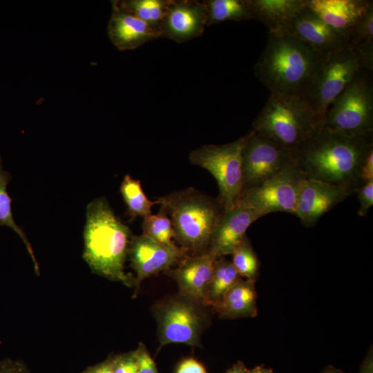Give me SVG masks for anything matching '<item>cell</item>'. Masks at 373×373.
I'll return each instance as SVG.
<instances>
[{"instance_id": "cell-1", "label": "cell", "mask_w": 373, "mask_h": 373, "mask_svg": "<svg viewBox=\"0 0 373 373\" xmlns=\"http://www.w3.org/2000/svg\"><path fill=\"white\" fill-rule=\"evenodd\" d=\"M372 150L373 133L347 135L321 126L294 155L307 178L342 186L352 195L362 186L361 167Z\"/></svg>"}, {"instance_id": "cell-2", "label": "cell", "mask_w": 373, "mask_h": 373, "mask_svg": "<svg viewBox=\"0 0 373 373\" xmlns=\"http://www.w3.org/2000/svg\"><path fill=\"white\" fill-rule=\"evenodd\" d=\"M323 55L294 36L268 32L254 74L270 93L303 97Z\"/></svg>"}, {"instance_id": "cell-3", "label": "cell", "mask_w": 373, "mask_h": 373, "mask_svg": "<svg viewBox=\"0 0 373 373\" xmlns=\"http://www.w3.org/2000/svg\"><path fill=\"white\" fill-rule=\"evenodd\" d=\"M83 258L93 272L124 285L135 287V278L124 271L131 238L129 228L118 218L105 198L86 207Z\"/></svg>"}, {"instance_id": "cell-4", "label": "cell", "mask_w": 373, "mask_h": 373, "mask_svg": "<svg viewBox=\"0 0 373 373\" xmlns=\"http://www.w3.org/2000/svg\"><path fill=\"white\" fill-rule=\"evenodd\" d=\"M156 201L169 217L174 240L180 247L188 255L208 251L213 232L224 209L218 198L189 187L158 197Z\"/></svg>"}, {"instance_id": "cell-5", "label": "cell", "mask_w": 373, "mask_h": 373, "mask_svg": "<svg viewBox=\"0 0 373 373\" xmlns=\"http://www.w3.org/2000/svg\"><path fill=\"white\" fill-rule=\"evenodd\" d=\"M321 126L303 97L270 93L252 123V130L294 151Z\"/></svg>"}, {"instance_id": "cell-6", "label": "cell", "mask_w": 373, "mask_h": 373, "mask_svg": "<svg viewBox=\"0 0 373 373\" xmlns=\"http://www.w3.org/2000/svg\"><path fill=\"white\" fill-rule=\"evenodd\" d=\"M209 308L180 293L155 303L153 314L159 348L172 343L200 347L202 334L209 325Z\"/></svg>"}, {"instance_id": "cell-7", "label": "cell", "mask_w": 373, "mask_h": 373, "mask_svg": "<svg viewBox=\"0 0 373 373\" xmlns=\"http://www.w3.org/2000/svg\"><path fill=\"white\" fill-rule=\"evenodd\" d=\"M372 72L362 69L328 108L323 126L347 135L373 133Z\"/></svg>"}, {"instance_id": "cell-8", "label": "cell", "mask_w": 373, "mask_h": 373, "mask_svg": "<svg viewBox=\"0 0 373 373\" xmlns=\"http://www.w3.org/2000/svg\"><path fill=\"white\" fill-rule=\"evenodd\" d=\"M362 69H366L365 62L350 45L323 55L303 95L322 124L331 104Z\"/></svg>"}, {"instance_id": "cell-9", "label": "cell", "mask_w": 373, "mask_h": 373, "mask_svg": "<svg viewBox=\"0 0 373 373\" xmlns=\"http://www.w3.org/2000/svg\"><path fill=\"white\" fill-rule=\"evenodd\" d=\"M251 131L222 145L206 144L192 151L191 164L208 171L217 181L218 199L225 209L234 206L243 189L242 154Z\"/></svg>"}, {"instance_id": "cell-10", "label": "cell", "mask_w": 373, "mask_h": 373, "mask_svg": "<svg viewBox=\"0 0 373 373\" xmlns=\"http://www.w3.org/2000/svg\"><path fill=\"white\" fill-rule=\"evenodd\" d=\"M305 178L294 163L262 183L243 189L235 204L255 211L260 218L279 211L295 215L299 191Z\"/></svg>"}, {"instance_id": "cell-11", "label": "cell", "mask_w": 373, "mask_h": 373, "mask_svg": "<svg viewBox=\"0 0 373 373\" xmlns=\"http://www.w3.org/2000/svg\"><path fill=\"white\" fill-rule=\"evenodd\" d=\"M250 131L242 154L243 189L262 183L295 163L293 150Z\"/></svg>"}, {"instance_id": "cell-12", "label": "cell", "mask_w": 373, "mask_h": 373, "mask_svg": "<svg viewBox=\"0 0 373 373\" xmlns=\"http://www.w3.org/2000/svg\"><path fill=\"white\" fill-rule=\"evenodd\" d=\"M180 247L164 246L145 235L132 236L128 249L131 267L136 274L135 297L142 282L161 271H167L187 256Z\"/></svg>"}, {"instance_id": "cell-13", "label": "cell", "mask_w": 373, "mask_h": 373, "mask_svg": "<svg viewBox=\"0 0 373 373\" xmlns=\"http://www.w3.org/2000/svg\"><path fill=\"white\" fill-rule=\"evenodd\" d=\"M286 34L304 41L323 55L350 45L349 31L333 28L306 5L292 19Z\"/></svg>"}, {"instance_id": "cell-14", "label": "cell", "mask_w": 373, "mask_h": 373, "mask_svg": "<svg viewBox=\"0 0 373 373\" xmlns=\"http://www.w3.org/2000/svg\"><path fill=\"white\" fill-rule=\"evenodd\" d=\"M207 26L203 1L171 0L161 23V37L183 43L200 37Z\"/></svg>"}, {"instance_id": "cell-15", "label": "cell", "mask_w": 373, "mask_h": 373, "mask_svg": "<svg viewBox=\"0 0 373 373\" xmlns=\"http://www.w3.org/2000/svg\"><path fill=\"white\" fill-rule=\"evenodd\" d=\"M350 195L345 188L306 178L299 191L295 216L305 227H313L325 213Z\"/></svg>"}, {"instance_id": "cell-16", "label": "cell", "mask_w": 373, "mask_h": 373, "mask_svg": "<svg viewBox=\"0 0 373 373\" xmlns=\"http://www.w3.org/2000/svg\"><path fill=\"white\" fill-rule=\"evenodd\" d=\"M260 218L255 211L238 204L224 209L217 222L207 251L216 258L231 255L246 236L249 227Z\"/></svg>"}, {"instance_id": "cell-17", "label": "cell", "mask_w": 373, "mask_h": 373, "mask_svg": "<svg viewBox=\"0 0 373 373\" xmlns=\"http://www.w3.org/2000/svg\"><path fill=\"white\" fill-rule=\"evenodd\" d=\"M216 259L209 251L187 255L166 271L176 282L180 294L207 306L206 295Z\"/></svg>"}, {"instance_id": "cell-18", "label": "cell", "mask_w": 373, "mask_h": 373, "mask_svg": "<svg viewBox=\"0 0 373 373\" xmlns=\"http://www.w3.org/2000/svg\"><path fill=\"white\" fill-rule=\"evenodd\" d=\"M112 12L107 32L112 44L119 50L136 49L161 37L158 29L123 10L117 1H112Z\"/></svg>"}, {"instance_id": "cell-19", "label": "cell", "mask_w": 373, "mask_h": 373, "mask_svg": "<svg viewBox=\"0 0 373 373\" xmlns=\"http://www.w3.org/2000/svg\"><path fill=\"white\" fill-rule=\"evenodd\" d=\"M307 7L334 29L349 31L373 7L370 0H305Z\"/></svg>"}, {"instance_id": "cell-20", "label": "cell", "mask_w": 373, "mask_h": 373, "mask_svg": "<svg viewBox=\"0 0 373 373\" xmlns=\"http://www.w3.org/2000/svg\"><path fill=\"white\" fill-rule=\"evenodd\" d=\"M253 19L268 28L269 33L286 34L297 13L305 6V0H250Z\"/></svg>"}, {"instance_id": "cell-21", "label": "cell", "mask_w": 373, "mask_h": 373, "mask_svg": "<svg viewBox=\"0 0 373 373\" xmlns=\"http://www.w3.org/2000/svg\"><path fill=\"white\" fill-rule=\"evenodd\" d=\"M255 281L240 279L211 309L222 318L255 317L258 314Z\"/></svg>"}, {"instance_id": "cell-22", "label": "cell", "mask_w": 373, "mask_h": 373, "mask_svg": "<svg viewBox=\"0 0 373 373\" xmlns=\"http://www.w3.org/2000/svg\"><path fill=\"white\" fill-rule=\"evenodd\" d=\"M207 13V26L227 21L253 19L250 0L203 1Z\"/></svg>"}, {"instance_id": "cell-23", "label": "cell", "mask_w": 373, "mask_h": 373, "mask_svg": "<svg viewBox=\"0 0 373 373\" xmlns=\"http://www.w3.org/2000/svg\"><path fill=\"white\" fill-rule=\"evenodd\" d=\"M242 278L231 262L224 257L216 258L207 288V306L211 309L221 300L225 293Z\"/></svg>"}, {"instance_id": "cell-24", "label": "cell", "mask_w": 373, "mask_h": 373, "mask_svg": "<svg viewBox=\"0 0 373 373\" xmlns=\"http://www.w3.org/2000/svg\"><path fill=\"white\" fill-rule=\"evenodd\" d=\"M120 193L127 207V214L131 220L136 217L143 218L152 214L151 207L157 204L156 200H150L144 193L140 181L129 175L124 177L120 186Z\"/></svg>"}, {"instance_id": "cell-25", "label": "cell", "mask_w": 373, "mask_h": 373, "mask_svg": "<svg viewBox=\"0 0 373 373\" xmlns=\"http://www.w3.org/2000/svg\"><path fill=\"white\" fill-rule=\"evenodd\" d=\"M170 2L171 0L117 1L118 5L123 10L159 30Z\"/></svg>"}, {"instance_id": "cell-26", "label": "cell", "mask_w": 373, "mask_h": 373, "mask_svg": "<svg viewBox=\"0 0 373 373\" xmlns=\"http://www.w3.org/2000/svg\"><path fill=\"white\" fill-rule=\"evenodd\" d=\"M10 179L11 175L3 169L0 156V225L10 227L21 238L32 258L35 271L39 274V266L32 246L23 230L15 222L12 216L11 209L12 199L7 191V186Z\"/></svg>"}, {"instance_id": "cell-27", "label": "cell", "mask_w": 373, "mask_h": 373, "mask_svg": "<svg viewBox=\"0 0 373 373\" xmlns=\"http://www.w3.org/2000/svg\"><path fill=\"white\" fill-rule=\"evenodd\" d=\"M142 234L149 236L156 242L169 247H178L173 242L174 231L171 221L162 209L157 214H151L144 218L142 223Z\"/></svg>"}, {"instance_id": "cell-28", "label": "cell", "mask_w": 373, "mask_h": 373, "mask_svg": "<svg viewBox=\"0 0 373 373\" xmlns=\"http://www.w3.org/2000/svg\"><path fill=\"white\" fill-rule=\"evenodd\" d=\"M231 263L240 277L256 281L260 262L247 236L233 251Z\"/></svg>"}, {"instance_id": "cell-29", "label": "cell", "mask_w": 373, "mask_h": 373, "mask_svg": "<svg viewBox=\"0 0 373 373\" xmlns=\"http://www.w3.org/2000/svg\"><path fill=\"white\" fill-rule=\"evenodd\" d=\"M113 373H137V360L136 350L111 357Z\"/></svg>"}, {"instance_id": "cell-30", "label": "cell", "mask_w": 373, "mask_h": 373, "mask_svg": "<svg viewBox=\"0 0 373 373\" xmlns=\"http://www.w3.org/2000/svg\"><path fill=\"white\" fill-rule=\"evenodd\" d=\"M135 350L137 360V373H159L155 361L144 344L140 343Z\"/></svg>"}, {"instance_id": "cell-31", "label": "cell", "mask_w": 373, "mask_h": 373, "mask_svg": "<svg viewBox=\"0 0 373 373\" xmlns=\"http://www.w3.org/2000/svg\"><path fill=\"white\" fill-rule=\"evenodd\" d=\"M360 207L358 215L365 216L373 204V181L368 182L361 186L356 191Z\"/></svg>"}, {"instance_id": "cell-32", "label": "cell", "mask_w": 373, "mask_h": 373, "mask_svg": "<svg viewBox=\"0 0 373 373\" xmlns=\"http://www.w3.org/2000/svg\"><path fill=\"white\" fill-rule=\"evenodd\" d=\"M0 373H30V372L23 361L5 358L0 361Z\"/></svg>"}, {"instance_id": "cell-33", "label": "cell", "mask_w": 373, "mask_h": 373, "mask_svg": "<svg viewBox=\"0 0 373 373\" xmlns=\"http://www.w3.org/2000/svg\"><path fill=\"white\" fill-rule=\"evenodd\" d=\"M175 373H207V372L198 361L194 358H187L178 365Z\"/></svg>"}, {"instance_id": "cell-34", "label": "cell", "mask_w": 373, "mask_h": 373, "mask_svg": "<svg viewBox=\"0 0 373 373\" xmlns=\"http://www.w3.org/2000/svg\"><path fill=\"white\" fill-rule=\"evenodd\" d=\"M360 178L362 185L373 181V150L367 154L362 165Z\"/></svg>"}, {"instance_id": "cell-35", "label": "cell", "mask_w": 373, "mask_h": 373, "mask_svg": "<svg viewBox=\"0 0 373 373\" xmlns=\"http://www.w3.org/2000/svg\"><path fill=\"white\" fill-rule=\"evenodd\" d=\"M82 373H113L111 357L100 363L88 367Z\"/></svg>"}, {"instance_id": "cell-36", "label": "cell", "mask_w": 373, "mask_h": 373, "mask_svg": "<svg viewBox=\"0 0 373 373\" xmlns=\"http://www.w3.org/2000/svg\"><path fill=\"white\" fill-rule=\"evenodd\" d=\"M248 370L242 361H238L229 368L226 373H247Z\"/></svg>"}, {"instance_id": "cell-37", "label": "cell", "mask_w": 373, "mask_h": 373, "mask_svg": "<svg viewBox=\"0 0 373 373\" xmlns=\"http://www.w3.org/2000/svg\"><path fill=\"white\" fill-rule=\"evenodd\" d=\"M247 373H274V372L271 369L267 368L263 365H260L248 370Z\"/></svg>"}, {"instance_id": "cell-38", "label": "cell", "mask_w": 373, "mask_h": 373, "mask_svg": "<svg viewBox=\"0 0 373 373\" xmlns=\"http://www.w3.org/2000/svg\"><path fill=\"white\" fill-rule=\"evenodd\" d=\"M322 373H343V372L332 365H329L322 372Z\"/></svg>"}]
</instances>
